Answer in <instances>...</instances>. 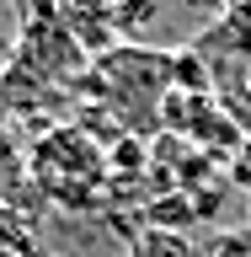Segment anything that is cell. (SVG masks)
Segmentation results:
<instances>
[{
  "mask_svg": "<svg viewBox=\"0 0 251 257\" xmlns=\"http://www.w3.org/2000/svg\"><path fill=\"white\" fill-rule=\"evenodd\" d=\"M128 257H198V246H192L182 230H139L134 236V246H128Z\"/></svg>",
  "mask_w": 251,
  "mask_h": 257,
  "instance_id": "4",
  "label": "cell"
},
{
  "mask_svg": "<svg viewBox=\"0 0 251 257\" xmlns=\"http://www.w3.org/2000/svg\"><path fill=\"white\" fill-rule=\"evenodd\" d=\"M171 91H182V96H214V75H208L203 54H198L192 43L171 54Z\"/></svg>",
  "mask_w": 251,
  "mask_h": 257,
  "instance_id": "3",
  "label": "cell"
},
{
  "mask_svg": "<svg viewBox=\"0 0 251 257\" xmlns=\"http://www.w3.org/2000/svg\"><path fill=\"white\" fill-rule=\"evenodd\" d=\"M86 86H96V96L118 102L128 123H155L160 102L171 91V54L139 48V43H118V48H107V54L96 59Z\"/></svg>",
  "mask_w": 251,
  "mask_h": 257,
  "instance_id": "1",
  "label": "cell"
},
{
  "mask_svg": "<svg viewBox=\"0 0 251 257\" xmlns=\"http://www.w3.org/2000/svg\"><path fill=\"white\" fill-rule=\"evenodd\" d=\"M187 6H192V11H224L219 0H187Z\"/></svg>",
  "mask_w": 251,
  "mask_h": 257,
  "instance_id": "6",
  "label": "cell"
},
{
  "mask_svg": "<svg viewBox=\"0 0 251 257\" xmlns=\"http://www.w3.org/2000/svg\"><path fill=\"white\" fill-rule=\"evenodd\" d=\"M160 6H166V0H160Z\"/></svg>",
  "mask_w": 251,
  "mask_h": 257,
  "instance_id": "7",
  "label": "cell"
},
{
  "mask_svg": "<svg viewBox=\"0 0 251 257\" xmlns=\"http://www.w3.org/2000/svg\"><path fill=\"white\" fill-rule=\"evenodd\" d=\"M32 177L43 182L59 204H91L102 188V150L80 128H54L32 145Z\"/></svg>",
  "mask_w": 251,
  "mask_h": 257,
  "instance_id": "2",
  "label": "cell"
},
{
  "mask_svg": "<svg viewBox=\"0 0 251 257\" xmlns=\"http://www.w3.org/2000/svg\"><path fill=\"white\" fill-rule=\"evenodd\" d=\"M155 16H160V0H112V38L134 43Z\"/></svg>",
  "mask_w": 251,
  "mask_h": 257,
  "instance_id": "5",
  "label": "cell"
}]
</instances>
